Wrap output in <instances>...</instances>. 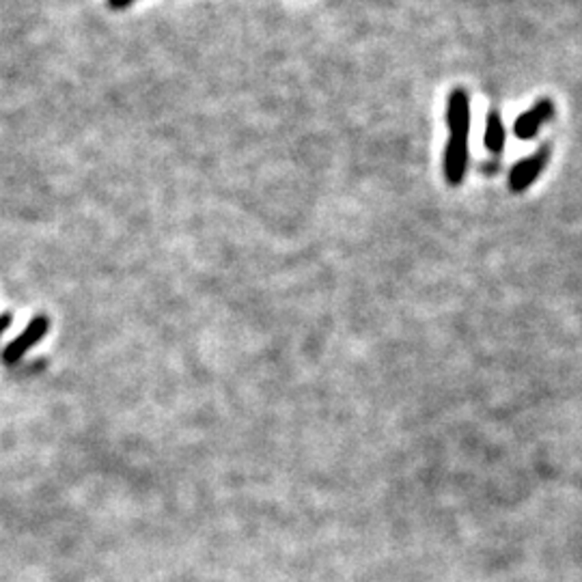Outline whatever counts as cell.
<instances>
[{
    "label": "cell",
    "mask_w": 582,
    "mask_h": 582,
    "mask_svg": "<svg viewBox=\"0 0 582 582\" xmlns=\"http://www.w3.org/2000/svg\"><path fill=\"white\" fill-rule=\"evenodd\" d=\"M447 123L449 142L444 150L442 170L451 186H460L468 169V132H470V100L464 89L451 91Z\"/></svg>",
    "instance_id": "1"
},
{
    "label": "cell",
    "mask_w": 582,
    "mask_h": 582,
    "mask_svg": "<svg viewBox=\"0 0 582 582\" xmlns=\"http://www.w3.org/2000/svg\"><path fill=\"white\" fill-rule=\"evenodd\" d=\"M548 158H550V150H548V147H541L539 151L533 153V156L522 158L520 162L513 164V169L509 170L511 192L520 194L524 190H529V188L538 181L541 170L546 169Z\"/></svg>",
    "instance_id": "2"
},
{
    "label": "cell",
    "mask_w": 582,
    "mask_h": 582,
    "mask_svg": "<svg viewBox=\"0 0 582 582\" xmlns=\"http://www.w3.org/2000/svg\"><path fill=\"white\" fill-rule=\"evenodd\" d=\"M48 328H50V319L45 315H35L31 319V324L24 328V333L20 336H15L11 344L5 347L3 352V361L7 364H15L20 361L24 354L31 350V347H35L39 341L44 339L45 335H48Z\"/></svg>",
    "instance_id": "3"
},
{
    "label": "cell",
    "mask_w": 582,
    "mask_h": 582,
    "mask_svg": "<svg viewBox=\"0 0 582 582\" xmlns=\"http://www.w3.org/2000/svg\"><path fill=\"white\" fill-rule=\"evenodd\" d=\"M552 115H555V104H552V100H539L530 111L522 112V115L516 119V123H513V134L520 141L535 139L541 130V125L550 121Z\"/></svg>",
    "instance_id": "4"
},
{
    "label": "cell",
    "mask_w": 582,
    "mask_h": 582,
    "mask_svg": "<svg viewBox=\"0 0 582 582\" xmlns=\"http://www.w3.org/2000/svg\"><path fill=\"white\" fill-rule=\"evenodd\" d=\"M505 141H507V132H505L503 119H500L499 112L492 111L488 115V121H485V134H483L485 150L492 153H500L505 150Z\"/></svg>",
    "instance_id": "5"
},
{
    "label": "cell",
    "mask_w": 582,
    "mask_h": 582,
    "mask_svg": "<svg viewBox=\"0 0 582 582\" xmlns=\"http://www.w3.org/2000/svg\"><path fill=\"white\" fill-rule=\"evenodd\" d=\"M11 322H14V319H11L9 313H3V315H0V336L7 333L9 326H11Z\"/></svg>",
    "instance_id": "6"
},
{
    "label": "cell",
    "mask_w": 582,
    "mask_h": 582,
    "mask_svg": "<svg viewBox=\"0 0 582 582\" xmlns=\"http://www.w3.org/2000/svg\"><path fill=\"white\" fill-rule=\"evenodd\" d=\"M134 0H108V7L111 9H125V7H130V5H132Z\"/></svg>",
    "instance_id": "7"
}]
</instances>
